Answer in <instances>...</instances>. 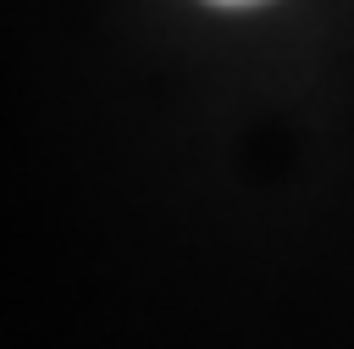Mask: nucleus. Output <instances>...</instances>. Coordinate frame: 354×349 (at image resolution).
I'll return each instance as SVG.
<instances>
[{
    "label": "nucleus",
    "instance_id": "obj_1",
    "mask_svg": "<svg viewBox=\"0 0 354 349\" xmlns=\"http://www.w3.org/2000/svg\"><path fill=\"white\" fill-rule=\"evenodd\" d=\"M210 6H232L238 11V6H266V0H210Z\"/></svg>",
    "mask_w": 354,
    "mask_h": 349
}]
</instances>
